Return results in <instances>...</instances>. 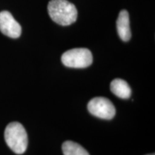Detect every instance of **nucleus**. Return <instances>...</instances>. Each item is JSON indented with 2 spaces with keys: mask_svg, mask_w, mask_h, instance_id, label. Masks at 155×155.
I'll return each mask as SVG.
<instances>
[{
  "mask_svg": "<svg viewBox=\"0 0 155 155\" xmlns=\"http://www.w3.org/2000/svg\"><path fill=\"white\" fill-rule=\"evenodd\" d=\"M48 10L54 22L63 26L72 25L78 17L76 7L67 0H51L48 3Z\"/></svg>",
  "mask_w": 155,
  "mask_h": 155,
  "instance_id": "f257e3e1",
  "label": "nucleus"
},
{
  "mask_svg": "<svg viewBox=\"0 0 155 155\" xmlns=\"http://www.w3.org/2000/svg\"><path fill=\"white\" fill-rule=\"evenodd\" d=\"M5 139L7 146L15 154H22L28 148V134L24 127L19 122H11L7 126Z\"/></svg>",
  "mask_w": 155,
  "mask_h": 155,
  "instance_id": "f03ea898",
  "label": "nucleus"
},
{
  "mask_svg": "<svg viewBox=\"0 0 155 155\" xmlns=\"http://www.w3.org/2000/svg\"><path fill=\"white\" fill-rule=\"evenodd\" d=\"M64 65L73 68H85L93 63L91 52L87 48H74L65 52L61 57Z\"/></svg>",
  "mask_w": 155,
  "mask_h": 155,
  "instance_id": "7ed1b4c3",
  "label": "nucleus"
},
{
  "mask_svg": "<svg viewBox=\"0 0 155 155\" xmlns=\"http://www.w3.org/2000/svg\"><path fill=\"white\" fill-rule=\"evenodd\" d=\"M88 110L92 115L103 119H112L116 114L114 104L109 99L104 97L92 98L88 104Z\"/></svg>",
  "mask_w": 155,
  "mask_h": 155,
  "instance_id": "20e7f679",
  "label": "nucleus"
},
{
  "mask_svg": "<svg viewBox=\"0 0 155 155\" xmlns=\"http://www.w3.org/2000/svg\"><path fill=\"white\" fill-rule=\"evenodd\" d=\"M0 31L9 38H18L22 33V28L9 12L2 11L0 12Z\"/></svg>",
  "mask_w": 155,
  "mask_h": 155,
  "instance_id": "39448f33",
  "label": "nucleus"
},
{
  "mask_svg": "<svg viewBox=\"0 0 155 155\" xmlns=\"http://www.w3.org/2000/svg\"><path fill=\"white\" fill-rule=\"evenodd\" d=\"M129 23V15L128 12L121 10L116 21V28L120 38L124 42L129 41L131 37Z\"/></svg>",
  "mask_w": 155,
  "mask_h": 155,
  "instance_id": "423d86ee",
  "label": "nucleus"
},
{
  "mask_svg": "<svg viewBox=\"0 0 155 155\" xmlns=\"http://www.w3.org/2000/svg\"><path fill=\"white\" fill-rule=\"evenodd\" d=\"M111 91L114 95L122 99H128L130 98L131 90L127 81L120 78L114 79L110 85Z\"/></svg>",
  "mask_w": 155,
  "mask_h": 155,
  "instance_id": "0eeeda50",
  "label": "nucleus"
},
{
  "mask_svg": "<svg viewBox=\"0 0 155 155\" xmlns=\"http://www.w3.org/2000/svg\"><path fill=\"white\" fill-rule=\"evenodd\" d=\"M64 155H90L80 144L72 141H66L62 145Z\"/></svg>",
  "mask_w": 155,
  "mask_h": 155,
  "instance_id": "6e6552de",
  "label": "nucleus"
},
{
  "mask_svg": "<svg viewBox=\"0 0 155 155\" xmlns=\"http://www.w3.org/2000/svg\"><path fill=\"white\" fill-rule=\"evenodd\" d=\"M147 155H155L154 153H153V154H147Z\"/></svg>",
  "mask_w": 155,
  "mask_h": 155,
  "instance_id": "1a4fd4ad",
  "label": "nucleus"
}]
</instances>
